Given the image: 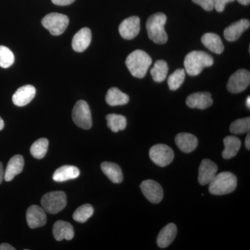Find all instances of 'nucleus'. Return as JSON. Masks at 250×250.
Here are the masks:
<instances>
[{
    "instance_id": "412c9836",
    "label": "nucleus",
    "mask_w": 250,
    "mask_h": 250,
    "mask_svg": "<svg viewBox=\"0 0 250 250\" xmlns=\"http://www.w3.org/2000/svg\"><path fill=\"white\" fill-rule=\"evenodd\" d=\"M177 226L173 223H170L163 228L158 235L156 243L161 248H166L170 246L177 236Z\"/></svg>"
},
{
    "instance_id": "ea45409f",
    "label": "nucleus",
    "mask_w": 250,
    "mask_h": 250,
    "mask_svg": "<svg viewBox=\"0 0 250 250\" xmlns=\"http://www.w3.org/2000/svg\"><path fill=\"white\" fill-rule=\"evenodd\" d=\"M240 4L243 5H249L250 3V0H237Z\"/></svg>"
},
{
    "instance_id": "423d86ee",
    "label": "nucleus",
    "mask_w": 250,
    "mask_h": 250,
    "mask_svg": "<svg viewBox=\"0 0 250 250\" xmlns=\"http://www.w3.org/2000/svg\"><path fill=\"white\" fill-rule=\"evenodd\" d=\"M68 24V17L58 13H51L42 20V26L53 36L62 34L67 29Z\"/></svg>"
},
{
    "instance_id": "f03ea898",
    "label": "nucleus",
    "mask_w": 250,
    "mask_h": 250,
    "mask_svg": "<svg viewBox=\"0 0 250 250\" xmlns=\"http://www.w3.org/2000/svg\"><path fill=\"white\" fill-rule=\"evenodd\" d=\"M125 62L133 76L142 79L146 76L152 60L146 52L137 49L128 56Z\"/></svg>"
},
{
    "instance_id": "473e14b6",
    "label": "nucleus",
    "mask_w": 250,
    "mask_h": 250,
    "mask_svg": "<svg viewBox=\"0 0 250 250\" xmlns=\"http://www.w3.org/2000/svg\"><path fill=\"white\" fill-rule=\"evenodd\" d=\"M14 54L11 49L0 45V67L8 68L14 64Z\"/></svg>"
},
{
    "instance_id": "1a4fd4ad",
    "label": "nucleus",
    "mask_w": 250,
    "mask_h": 250,
    "mask_svg": "<svg viewBox=\"0 0 250 250\" xmlns=\"http://www.w3.org/2000/svg\"><path fill=\"white\" fill-rule=\"evenodd\" d=\"M250 83V72L245 69H240L230 77L227 88L230 93H239L246 90Z\"/></svg>"
},
{
    "instance_id": "b1692460",
    "label": "nucleus",
    "mask_w": 250,
    "mask_h": 250,
    "mask_svg": "<svg viewBox=\"0 0 250 250\" xmlns=\"http://www.w3.org/2000/svg\"><path fill=\"white\" fill-rule=\"evenodd\" d=\"M101 169L104 174L113 183L121 184L123 181V174L121 167L118 164L111 162H103L101 164Z\"/></svg>"
},
{
    "instance_id": "72a5a7b5",
    "label": "nucleus",
    "mask_w": 250,
    "mask_h": 250,
    "mask_svg": "<svg viewBox=\"0 0 250 250\" xmlns=\"http://www.w3.org/2000/svg\"><path fill=\"white\" fill-rule=\"evenodd\" d=\"M195 4L200 5L206 11H210L214 9L213 0H192Z\"/></svg>"
},
{
    "instance_id": "cd10ccee",
    "label": "nucleus",
    "mask_w": 250,
    "mask_h": 250,
    "mask_svg": "<svg viewBox=\"0 0 250 250\" xmlns=\"http://www.w3.org/2000/svg\"><path fill=\"white\" fill-rule=\"evenodd\" d=\"M107 126L113 132L125 129L126 126V119L125 116L118 114H108L106 117Z\"/></svg>"
},
{
    "instance_id": "6e6552de",
    "label": "nucleus",
    "mask_w": 250,
    "mask_h": 250,
    "mask_svg": "<svg viewBox=\"0 0 250 250\" xmlns=\"http://www.w3.org/2000/svg\"><path fill=\"white\" fill-rule=\"evenodd\" d=\"M149 157L151 160L160 167L170 165L173 161V150L164 144H158L152 146L149 149Z\"/></svg>"
},
{
    "instance_id": "9b49d317",
    "label": "nucleus",
    "mask_w": 250,
    "mask_h": 250,
    "mask_svg": "<svg viewBox=\"0 0 250 250\" xmlns=\"http://www.w3.org/2000/svg\"><path fill=\"white\" fill-rule=\"evenodd\" d=\"M141 30V20L137 16H131L125 19L120 24L119 32L126 40H131L139 35Z\"/></svg>"
},
{
    "instance_id": "f8f14e48",
    "label": "nucleus",
    "mask_w": 250,
    "mask_h": 250,
    "mask_svg": "<svg viewBox=\"0 0 250 250\" xmlns=\"http://www.w3.org/2000/svg\"><path fill=\"white\" fill-rule=\"evenodd\" d=\"M26 218L28 226L31 229L41 228L47 223L45 210L37 205H32L28 208Z\"/></svg>"
},
{
    "instance_id": "a19ab883",
    "label": "nucleus",
    "mask_w": 250,
    "mask_h": 250,
    "mask_svg": "<svg viewBox=\"0 0 250 250\" xmlns=\"http://www.w3.org/2000/svg\"><path fill=\"white\" fill-rule=\"evenodd\" d=\"M4 121H3V120L1 119V117H0V131H1V130H2L3 129H4Z\"/></svg>"
},
{
    "instance_id": "aec40b11",
    "label": "nucleus",
    "mask_w": 250,
    "mask_h": 250,
    "mask_svg": "<svg viewBox=\"0 0 250 250\" xmlns=\"http://www.w3.org/2000/svg\"><path fill=\"white\" fill-rule=\"evenodd\" d=\"M24 161L22 156L15 155L10 159L6 170L4 171V179L6 182H11L18 174H21L24 168Z\"/></svg>"
},
{
    "instance_id": "2f4dec72",
    "label": "nucleus",
    "mask_w": 250,
    "mask_h": 250,
    "mask_svg": "<svg viewBox=\"0 0 250 250\" xmlns=\"http://www.w3.org/2000/svg\"><path fill=\"white\" fill-rule=\"evenodd\" d=\"M250 129V118H241L231 123L230 131L233 134H241L249 132Z\"/></svg>"
},
{
    "instance_id": "a878e982",
    "label": "nucleus",
    "mask_w": 250,
    "mask_h": 250,
    "mask_svg": "<svg viewBox=\"0 0 250 250\" xmlns=\"http://www.w3.org/2000/svg\"><path fill=\"white\" fill-rule=\"evenodd\" d=\"M129 101V96L115 87L110 88L106 93V102L110 106H122L126 104Z\"/></svg>"
},
{
    "instance_id": "20e7f679",
    "label": "nucleus",
    "mask_w": 250,
    "mask_h": 250,
    "mask_svg": "<svg viewBox=\"0 0 250 250\" xmlns=\"http://www.w3.org/2000/svg\"><path fill=\"white\" fill-rule=\"evenodd\" d=\"M208 185V190L212 195H227L236 190L237 178L231 172H220L218 174H215L214 178Z\"/></svg>"
},
{
    "instance_id": "ddd939ff",
    "label": "nucleus",
    "mask_w": 250,
    "mask_h": 250,
    "mask_svg": "<svg viewBox=\"0 0 250 250\" xmlns=\"http://www.w3.org/2000/svg\"><path fill=\"white\" fill-rule=\"evenodd\" d=\"M186 103L188 107L203 110L213 104V100L210 93L197 92L189 95L186 100Z\"/></svg>"
},
{
    "instance_id": "7ed1b4c3",
    "label": "nucleus",
    "mask_w": 250,
    "mask_h": 250,
    "mask_svg": "<svg viewBox=\"0 0 250 250\" xmlns=\"http://www.w3.org/2000/svg\"><path fill=\"white\" fill-rule=\"evenodd\" d=\"M167 17L163 13H156L148 18L146 23L148 36L157 44H165L168 39L165 29Z\"/></svg>"
},
{
    "instance_id": "c756f323",
    "label": "nucleus",
    "mask_w": 250,
    "mask_h": 250,
    "mask_svg": "<svg viewBox=\"0 0 250 250\" xmlns=\"http://www.w3.org/2000/svg\"><path fill=\"white\" fill-rule=\"evenodd\" d=\"M93 207L88 204H85L79 207L73 213L74 220L78 223H85L93 215Z\"/></svg>"
},
{
    "instance_id": "7c9ffc66",
    "label": "nucleus",
    "mask_w": 250,
    "mask_h": 250,
    "mask_svg": "<svg viewBox=\"0 0 250 250\" xmlns=\"http://www.w3.org/2000/svg\"><path fill=\"white\" fill-rule=\"evenodd\" d=\"M186 71L184 69H177L170 75L167 80L169 88L171 90H176L180 88L185 80Z\"/></svg>"
},
{
    "instance_id": "58836bf2",
    "label": "nucleus",
    "mask_w": 250,
    "mask_h": 250,
    "mask_svg": "<svg viewBox=\"0 0 250 250\" xmlns=\"http://www.w3.org/2000/svg\"><path fill=\"white\" fill-rule=\"evenodd\" d=\"M246 147L248 150L250 149V133H248V136H247L246 139Z\"/></svg>"
},
{
    "instance_id": "0eeeda50",
    "label": "nucleus",
    "mask_w": 250,
    "mask_h": 250,
    "mask_svg": "<svg viewBox=\"0 0 250 250\" xmlns=\"http://www.w3.org/2000/svg\"><path fill=\"white\" fill-rule=\"evenodd\" d=\"M72 118L75 125L82 129H90L93 126L89 106L83 100H80L75 104L72 110Z\"/></svg>"
},
{
    "instance_id": "f704fd0d",
    "label": "nucleus",
    "mask_w": 250,
    "mask_h": 250,
    "mask_svg": "<svg viewBox=\"0 0 250 250\" xmlns=\"http://www.w3.org/2000/svg\"><path fill=\"white\" fill-rule=\"evenodd\" d=\"M235 0H213L215 9L218 12H223L225 9L227 4L229 2H233Z\"/></svg>"
},
{
    "instance_id": "bb28decb",
    "label": "nucleus",
    "mask_w": 250,
    "mask_h": 250,
    "mask_svg": "<svg viewBox=\"0 0 250 250\" xmlns=\"http://www.w3.org/2000/svg\"><path fill=\"white\" fill-rule=\"evenodd\" d=\"M168 72V65L165 61L159 60L154 63L151 70V75L156 82H162L166 80Z\"/></svg>"
},
{
    "instance_id": "c85d7f7f",
    "label": "nucleus",
    "mask_w": 250,
    "mask_h": 250,
    "mask_svg": "<svg viewBox=\"0 0 250 250\" xmlns=\"http://www.w3.org/2000/svg\"><path fill=\"white\" fill-rule=\"evenodd\" d=\"M49 141L47 139L42 138L37 140L34 143L30 148L31 155L35 159H41L45 157L48 149Z\"/></svg>"
},
{
    "instance_id": "4468645a",
    "label": "nucleus",
    "mask_w": 250,
    "mask_h": 250,
    "mask_svg": "<svg viewBox=\"0 0 250 250\" xmlns=\"http://www.w3.org/2000/svg\"><path fill=\"white\" fill-rule=\"evenodd\" d=\"M218 171V166L209 159H204L199 167L198 182L202 186L207 185L213 180Z\"/></svg>"
},
{
    "instance_id": "79ce46f5",
    "label": "nucleus",
    "mask_w": 250,
    "mask_h": 250,
    "mask_svg": "<svg viewBox=\"0 0 250 250\" xmlns=\"http://www.w3.org/2000/svg\"><path fill=\"white\" fill-rule=\"evenodd\" d=\"M246 104L247 106H248V108H250V97H248V98H247L246 100Z\"/></svg>"
},
{
    "instance_id": "9d476101",
    "label": "nucleus",
    "mask_w": 250,
    "mask_h": 250,
    "mask_svg": "<svg viewBox=\"0 0 250 250\" xmlns=\"http://www.w3.org/2000/svg\"><path fill=\"white\" fill-rule=\"evenodd\" d=\"M140 187L146 199L152 203L158 204L163 200L164 190L160 184L155 181L150 179L143 181Z\"/></svg>"
},
{
    "instance_id": "a211bd4d",
    "label": "nucleus",
    "mask_w": 250,
    "mask_h": 250,
    "mask_svg": "<svg viewBox=\"0 0 250 250\" xmlns=\"http://www.w3.org/2000/svg\"><path fill=\"white\" fill-rule=\"evenodd\" d=\"M52 232L57 241H62L64 239L70 241L75 236V231L71 224L62 220H59L54 224Z\"/></svg>"
},
{
    "instance_id": "2eb2a0df",
    "label": "nucleus",
    "mask_w": 250,
    "mask_h": 250,
    "mask_svg": "<svg viewBox=\"0 0 250 250\" xmlns=\"http://www.w3.org/2000/svg\"><path fill=\"white\" fill-rule=\"evenodd\" d=\"M36 93L35 87L31 85H24L18 88L13 95V103L18 106H26L34 98Z\"/></svg>"
},
{
    "instance_id": "5701e85b",
    "label": "nucleus",
    "mask_w": 250,
    "mask_h": 250,
    "mask_svg": "<svg viewBox=\"0 0 250 250\" xmlns=\"http://www.w3.org/2000/svg\"><path fill=\"white\" fill-rule=\"evenodd\" d=\"M202 42L212 52L220 54L223 53L224 45L220 36L213 33H207L202 37Z\"/></svg>"
},
{
    "instance_id": "e433bc0d",
    "label": "nucleus",
    "mask_w": 250,
    "mask_h": 250,
    "mask_svg": "<svg viewBox=\"0 0 250 250\" xmlns=\"http://www.w3.org/2000/svg\"><path fill=\"white\" fill-rule=\"evenodd\" d=\"M14 247L11 246V245L8 243H1L0 245V250H15Z\"/></svg>"
},
{
    "instance_id": "f3484780",
    "label": "nucleus",
    "mask_w": 250,
    "mask_h": 250,
    "mask_svg": "<svg viewBox=\"0 0 250 250\" xmlns=\"http://www.w3.org/2000/svg\"><path fill=\"white\" fill-rule=\"evenodd\" d=\"M250 22L248 20L242 19L233 23L224 31V36L228 41H236L241 37L242 34L250 27Z\"/></svg>"
},
{
    "instance_id": "39448f33",
    "label": "nucleus",
    "mask_w": 250,
    "mask_h": 250,
    "mask_svg": "<svg viewBox=\"0 0 250 250\" xmlns=\"http://www.w3.org/2000/svg\"><path fill=\"white\" fill-rule=\"evenodd\" d=\"M66 205V195L62 191L47 192L41 199L42 208L50 214H57L62 211Z\"/></svg>"
},
{
    "instance_id": "393cba45",
    "label": "nucleus",
    "mask_w": 250,
    "mask_h": 250,
    "mask_svg": "<svg viewBox=\"0 0 250 250\" xmlns=\"http://www.w3.org/2000/svg\"><path fill=\"white\" fill-rule=\"evenodd\" d=\"M225 149L223 152V157L225 159H230L238 154L241 146V142L236 136H228L224 139Z\"/></svg>"
},
{
    "instance_id": "f257e3e1",
    "label": "nucleus",
    "mask_w": 250,
    "mask_h": 250,
    "mask_svg": "<svg viewBox=\"0 0 250 250\" xmlns=\"http://www.w3.org/2000/svg\"><path fill=\"white\" fill-rule=\"evenodd\" d=\"M213 59L209 54L202 51H192L184 59L185 71L190 76H197L204 68L213 65Z\"/></svg>"
},
{
    "instance_id": "4be33fe9",
    "label": "nucleus",
    "mask_w": 250,
    "mask_h": 250,
    "mask_svg": "<svg viewBox=\"0 0 250 250\" xmlns=\"http://www.w3.org/2000/svg\"><path fill=\"white\" fill-rule=\"evenodd\" d=\"M80 174L78 167L73 166H63L54 172L52 178L55 182H63L76 179Z\"/></svg>"
},
{
    "instance_id": "dca6fc26",
    "label": "nucleus",
    "mask_w": 250,
    "mask_h": 250,
    "mask_svg": "<svg viewBox=\"0 0 250 250\" xmlns=\"http://www.w3.org/2000/svg\"><path fill=\"white\" fill-rule=\"evenodd\" d=\"M91 39L92 34L90 29L87 27L82 28L72 39V48L75 52H83L90 45Z\"/></svg>"
},
{
    "instance_id": "c9c22d12",
    "label": "nucleus",
    "mask_w": 250,
    "mask_h": 250,
    "mask_svg": "<svg viewBox=\"0 0 250 250\" xmlns=\"http://www.w3.org/2000/svg\"><path fill=\"white\" fill-rule=\"evenodd\" d=\"M75 0H52V3L58 6H67L72 4Z\"/></svg>"
},
{
    "instance_id": "4c0bfd02",
    "label": "nucleus",
    "mask_w": 250,
    "mask_h": 250,
    "mask_svg": "<svg viewBox=\"0 0 250 250\" xmlns=\"http://www.w3.org/2000/svg\"><path fill=\"white\" fill-rule=\"evenodd\" d=\"M4 177V170L3 168V165L1 162H0V184L2 182L3 179Z\"/></svg>"
},
{
    "instance_id": "6ab92c4d",
    "label": "nucleus",
    "mask_w": 250,
    "mask_h": 250,
    "mask_svg": "<svg viewBox=\"0 0 250 250\" xmlns=\"http://www.w3.org/2000/svg\"><path fill=\"white\" fill-rule=\"evenodd\" d=\"M175 143L182 152L190 153L193 152L198 146V140L196 136L188 133H180L175 137Z\"/></svg>"
}]
</instances>
